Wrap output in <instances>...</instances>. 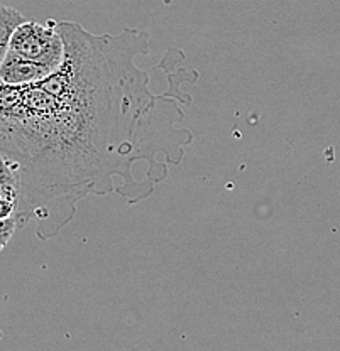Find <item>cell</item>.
<instances>
[{"label":"cell","instance_id":"6da1fadb","mask_svg":"<svg viewBox=\"0 0 340 351\" xmlns=\"http://www.w3.org/2000/svg\"><path fill=\"white\" fill-rule=\"evenodd\" d=\"M67 44L63 64L38 83L0 88V159L21 179L17 223H36L47 241L75 218L87 196L117 195L136 204L155 193L170 164L193 142L177 127L193 98L183 91L199 71L170 47L166 90H151V71L136 64L149 53V34L126 27L93 34L73 21L58 22Z\"/></svg>","mask_w":340,"mask_h":351},{"label":"cell","instance_id":"7a4b0ae2","mask_svg":"<svg viewBox=\"0 0 340 351\" xmlns=\"http://www.w3.org/2000/svg\"><path fill=\"white\" fill-rule=\"evenodd\" d=\"M9 49L32 63L46 66L53 73L67 58V44L58 31V21L53 19L45 24L34 21L23 22L10 38Z\"/></svg>","mask_w":340,"mask_h":351},{"label":"cell","instance_id":"3957f363","mask_svg":"<svg viewBox=\"0 0 340 351\" xmlns=\"http://www.w3.org/2000/svg\"><path fill=\"white\" fill-rule=\"evenodd\" d=\"M49 75H53L51 69H47L46 66L32 63V61L25 60V58L19 56L14 51H7L2 56V63H0V80L5 85L12 86H24V85H32V83H38L41 80L47 78Z\"/></svg>","mask_w":340,"mask_h":351},{"label":"cell","instance_id":"277c9868","mask_svg":"<svg viewBox=\"0 0 340 351\" xmlns=\"http://www.w3.org/2000/svg\"><path fill=\"white\" fill-rule=\"evenodd\" d=\"M0 218H16L23 201V186L19 176L5 160L0 159Z\"/></svg>","mask_w":340,"mask_h":351},{"label":"cell","instance_id":"5b68a950","mask_svg":"<svg viewBox=\"0 0 340 351\" xmlns=\"http://www.w3.org/2000/svg\"><path fill=\"white\" fill-rule=\"evenodd\" d=\"M27 19L17 9L9 5H2L0 9V58L9 49V43L16 29Z\"/></svg>","mask_w":340,"mask_h":351},{"label":"cell","instance_id":"8992f818","mask_svg":"<svg viewBox=\"0 0 340 351\" xmlns=\"http://www.w3.org/2000/svg\"><path fill=\"white\" fill-rule=\"evenodd\" d=\"M2 221H0V248H5L7 243H9L10 239L14 237V233H16V230L19 228V223H17V219L14 217H9V218H0Z\"/></svg>","mask_w":340,"mask_h":351}]
</instances>
